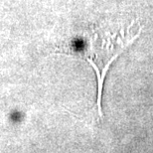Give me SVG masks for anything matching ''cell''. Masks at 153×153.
<instances>
[{
	"instance_id": "1",
	"label": "cell",
	"mask_w": 153,
	"mask_h": 153,
	"mask_svg": "<svg viewBox=\"0 0 153 153\" xmlns=\"http://www.w3.org/2000/svg\"><path fill=\"white\" fill-rule=\"evenodd\" d=\"M140 31L135 35L125 34L123 31L111 34L103 32L102 36L96 34L91 42V55L87 56V61L94 68L97 82V111L102 117V96L103 82L111 63L139 36Z\"/></svg>"
}]
</instances>
